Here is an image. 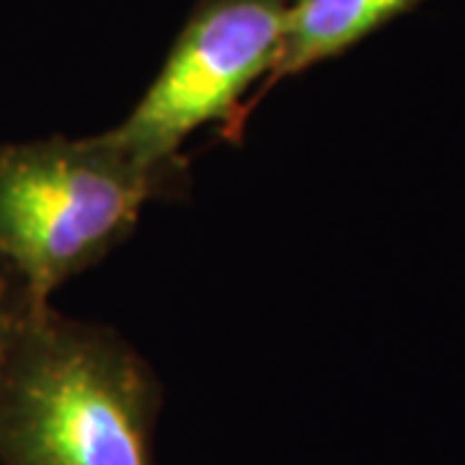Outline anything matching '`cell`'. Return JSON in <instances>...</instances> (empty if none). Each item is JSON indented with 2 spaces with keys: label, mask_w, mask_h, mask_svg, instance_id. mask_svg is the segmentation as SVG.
I'll return each mask as SVG.
<instances>
[{
  "label": "cell",
  "mask_w": 465,
  "mask_h": 465,
  "mask_svg": "<svg viewBox=\"0 0 465 465\" xmlns=\"http://www.w3.org/2000/svg\"><path fill=\"white\" fill-rule=\"evenodd\" d=\"M163 385L114 329L32 308L0 370V465H158Z\"/></svg>",
  "instance_id": "cell-1"
},
{
  "label": "cell",
  "mask_w": 465,
  "mask_h": 465,
  "mask_svg": "<svg viewBox=\"0 0 465 465\" xmlns=\"http://www.w3.org/2000/svg\"><path fill=\"white\" fill-rule=\"evenodd\" d=\"M290 0H200L166 63L112 133L148 161H176L204 124H223L228 143L243 137L246 91L264 84L282 45Z\"/></svg>",
  "instance_id": "cell-3"
},
{
  "label": "cell",
  "mask_w": 465,
  "mask_h": 465,
  "mask_svg": "<svg viewBox=\"0 0 465 465\" xmlns=\"http://www.w3.org/2000/svg\"><path fill=\"white\" fill-rule=\"evenodd\" d=\"M26 311H29V298L24 284L16 277V272L0 259V370L14 347V339Z\"/></svg>",
  "instance_id": "cell-5"
},
{
  "label": "cell",
  "mask_w": 465,
  "mask_h": 465,
  "mask_svg": "<svg viewBox=\"0 0 465 465\" xmlns=\"http://www.w3.org/2000/svg\"><path fill=\"white\" fill-rule=\"evenodd\" d=\"M189 161H148L112 130L94 137L0 143V259L32 308L101 264L150 202L182 200Z\"/></svg>",
  "instance_id": "cell-2"
},
{
  "label": "cell",
  "mask_w": 465,
  "mask_h": 465,
  "mask_svg": "<svg viewBox=\"0 0 465 465\" xmlns=\"http://www.w3.org/2000/svg\"><path fill=\"white\" fill-rule=\"evenodd\" d=\"M424 0H292L284 16L282 45L272 73L246 104L249 114L266 94L308 67L333 60Z\"/></svg>",
  "instance_id": "cell-4"
}]
</instances>
